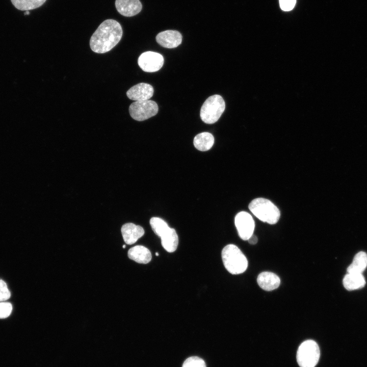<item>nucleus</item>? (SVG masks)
I'll return each mask as SVG.
<instances>
[{
  "label": "nucleus",
  "mask_w": 367,
  "mask_h": 367,
  "mask_svg": "<svg viewBox=\"0 0 367 367\" xmlns=\"http://www.w3.org/2000/svg\"><path fill=\"white\" fill-rule=\"evenodd\" d=\"M122 34V27L118 21L107 19L92 35L90 40L91 49L98 54L108 52L119 43Z\"/></svg>",
  "instance_id": "obj_1"
},
{
  "label": "nucleus",
  "mask_w": 367,
  "mask_h": 367,
  "mask_svg": "<svg viewBox=\"0 0 367 367\" xmlns=\"http://www.w3.org/2000/svg\"><path fill=\"white\" fill-rule=\"evenodd\" d=\"M222 259L226 269L237 275L244 272L248 267V260L241 250L233 244L226 245L222 251Z\"/></svg>",
  "instance_id": "obj_2"
},
{
  "label": "nucleus",
  "mask_w": 367,
  "mask_h": 367,
  "mask_svg": "<svg viewBox=\"0 0 367 367\" xmlns=\"http://www.w3.org/2000/svg\"><path fill=\"white\" fill-rule=\"evenodd\" d=\"M249 208L258 219L270 224H276L280 217L278 208L266 198H257L252 200L249 204Z\"/></svg>",
  "instance_id": "obj_3"
},
{
  "label": "nucleus",
  "mask_w": 367,
  "mask_h": 367,
  "mask_svg": "<svg viewBox=\"0 0 367 367\" xmlns=\"http://www.w3.org/2000/svg\"><path fill=\"white\" fill-rule=\"evenodd\" d=\"M225 108L223 98L219 95H212L206 99L201 108V119L205 123H214L220 118Z\"/></svg>",
  "instance_id": "obj_4"
},
{
  "label": "nucleus",
  "mask_w": 367,
  "mask_h": 367,
  "mask_svg": "<svg viewBox=\"0 0 367 367\" xmlns=\"http://www.w3.org/2000/svg\"><path fill=\"white\" fill-rule=\"evenodd\" d=\"M318 345L313 340H307L300 345L297 360L300 367H314L320 358Z\"/></svg>",
  "instance_id": "obj_5"
},
{
  "label": "nucleus",
  "mask_w": 367,
  "mask_h": 367,
  "mask_svg": "<svg viewBox=\"0 0 367 367\" xmlns=\"http://www.w3.org/2000/svg\"><path fill=\"white\" fill-rule=\"evenodd\" d=\"M157 103L152 100L136 101L129 107L130 116L135 120L144 121L155 116L158 112Z\"/></svg>",
  "instance_id": "obj_6"
},
{
  "label": "nucleus",
  "mask_w": 367,
  "mask_h": 367,
  "mask_svg": "<svg viewBox=\"0 0 367 367\" xmlns=\"http://www.w3.org/2000/svg\"><path fill=\"white\" fill-rule=\"evenodd\" d=\"M138 63L144 71L154 72L162 67L164 64V58L159 53L150 51H146L139 56Z\"/></svg>",
  "instance_id": "obj_7"
},
{
  "label": "nucleus",
  "mask_w": 367,
  "mask_h": 367,
  "mask_svg": "<svg viewBox=\"0 0 367 367\" xmlns=\"http://www.w3.org/2000/svg\"><path fill=\"white\" fill-rule=\"evenodd\" d=\"M234 223L239 237L243 240H248L253 234L255 223L250 214L241 212L237 214Z\"/></svg>",
  "instance_id": "obj_8"
},
{
  "label": "nucleus",
  "mask_w": 367,
  "mask_h": 367,
  "mask_svg": "<svg viewBox=\"0 0 367 367\" xmlns=\"http://www.w3.org/2000/svg\"><path fill=\"white\" fill-rule=\"evenodd\" d=\"M154 92L152 86L148 84L141 83L131 87L126 92L130 99L144 101L150 98Z\"/></svg>",
  "instance_id": "obj_9"
},
{
  "label": "nucleus",
  "mask_w": 367,
  "mask_h": 367,
  "mask_svg": "<svg viewBox=\"0 0 367 367\" xmlns=\"http://www.w3.org/2000/svg\"><path fill=\"white\" fill-rule=\"evenodd\" d=\"M157 42L167 48L177 47L182 42L181 34L175 30H167L159 33L156 36Z\"/></svg>",
  "instance_id": "obj_10"
},
{
  "label": "nucleus",
  "mask_w": 367,
  "mask_h": 367,
  "mask_svg": "<svg viewBox=\"0 0 367 367\" xmlns=\"http://www.w3.org/2000/svg\"><path fill=\"white\" fill-rule=\"evenodd\" d=\"M115 7L122 15L130 17L138 14L142 5L139 0H116Z\"/></svg>",
  "instance_id": "obj_11"
},
{
  "label": "nucleus",
  "mask_w": 367,
  "mask_h": 367,
  "mask_svg": "<svg viewBox=\"0 0 367 367\" xmlns=\"http://www.w3.org/2000/svg\"><path fill=\"white\" fill-rule=\"evenodd\" d=\"M121 231L123 239L127 245L134 244L144 234L143 227L132 223L123 225Z\"/></svg>",
  "instance_id": "obj_12"
},
{
  "label": "nucleus",
  "mask_w": 367,
  "mask_h": 367,
  "mask_svg": "<svg viewBox=\"0 0 367 367\" xmlns=\"http://www.w3.org/2000/svg\"><path fill=\"white\" fill-rule=\"evenodd\" d=\"M257 282L264 290L271 291L279 287L280 279L277 275L272 272H263L258 275Z\"/></svg>",
  "instance_id": "obj_13"
},
{
  "label": "nucleus",
  "mask_w": 367,
  "mask_h": 367,
  "mask_svg": "<svg viewBox=\"0 0 367 367\" xmlns=\"http://www.w3.org/2000/svg\"><path fill=\"white\" fill-rule=\"evenodd\" d=\"M127 255L129 258L139 264H146L151 259L150 250L141 245H137L131 248L128 250Z\"/></svg>",
  "instance_id": "obj_14"
},
{
  "label": "nucleus",
  "mask_w": 367,
  "mask_h": 367,
  "mask_svg": "<svg viewBox=\"0 0 367 367\" xmlns=\"http://www.w3.org/2000/svg\"><path fill=\"white\" fill-rule=\"evenodd\" d=\"M163 247L168 252L175 251L178 244V238L175 230L169 228L160 237Z\"/></svg>",
  "instance_id": "obj_15"
},
{
  "label": "nucleus",
  "mask_w": 367,
  "mask_h": 367,
  "mask_svg": "<svg viewBox=\"0 0 367 367\" xmlns=\"http://www.w3.org/2000/svg\"><path fill=\"white\" fill-rule=\"evenodd\" d=\"M345 288L348 291H353L363 287L365 280L362 274L347 273L343 280Z\"/></svg>",
  "instance_id": "obj_16"
},
{
  "label": "nucleus",
  "mask_w": 367,
  "mask_h": 367,
  "mask_svg": "<svg viewBox=\"0 0 367 367\" xmlns=\"http://www.w3.org/2000/svg\"><path fill=\"white\" fill-rule=\"evenodd\" d=\"M366 267L367 253L360 251L354 256L353 261L347 268V271L348 273L362 274Z\"/></svg>",
  "instance_id": "obj_17"
},
{
  "label": "nucleus",
  "mask_w": 367,
  "mask_h": 367,
  "mask_svg": "<svg viewBox=\"0 0 367 367\" xmlns=\"http://www.w3.org/2000/svg\"><path fill=\"white\" fill-rule=\"evenodd\" d=\"M214 143V138L209 133L203 132L197 135L193 140L195 147L202 151L209 150Z\"/></svg>",
  "instance_id": "obj_18"
},
{
  "label": "nucleus",
  "mask_w": 367,
  "mask_h": 367,
  "mask_svg": "<svg viewBox=\"0 0 367 367\" xmlns=\"http://www.w3.org/2000/svg\"><path fill=\"white\" fill-rule=\"evenodd\" d=\"M11 1L17 9L28 11L40 7L46 0H11Z\"/></svg>",
  "instance_id": "obj_19"
},
{
  "label": "nucleus",
  "mask_w": 367,
  "mask_h": 367,
  "mask_svg": "<svg viewBox=\"0 0 367 367\" xmlns=\"http://www.w3.org/2000/svg\"><path fill=\"white\" fill-rule=\"evenodd\" d=\"M150 224L155 234L159 237L170 228L164 220L158 217L151 218L150 220Z\"/></svg>",
  "instance_id": "obj_20"
},
{
  "label": "nucleus",
  "mask_w": 367,
  "mask_h": 367,
  "mask_svg": "<svg viewBox=\"0 0 367 367\" xmlns=\"http://www.w3.org/2000/svg\"><path fill=\"white\" fill-rule=\"evenodd\" d=\"M182 367H206V364L202 358L197 356H192L186 359Z\"/></svg>",
  "instance_id": "obj_21"
},
{
  "label": "nucleus",
  "mask_w": 367,
  "mask_h": 367,
  "mask_svg": "<svg viewBox=\"0 0 367 367\" xmlns=\"http://www.w3.org/2000/svg\"><path fill=\"white\" fill-rule=\"evenodd\" d=\"M12 311V304L8 302H0V319L8 317Z\"/></svg>",
  "instance_id": "obj_22"
},
{
  "label": "nucleus",
  "mask_w": 367,
  "mask_h": 367,
  "mask_svg": "<svg viewBox=\"0 0 367 367\" xmlns=\"http://www.w3.org/2000/svg\"><path fill=\"white\" fill-rule=\"evenodd\" d=\"M11 296L6 283L3 280L0 279V302L7 300Z\"/></svg>",
  "instance_id": "obj_23"
},
{
  "label": "nucleus",
  "mask_w": 367,
  "mask_h": 367,
  "mask_svg": "<svg viewBox=\"0 0 367 367\" xmlns=\"http://www.w3.org/2000/svg\"><path fill=\"white\" fill-rule=\"evenodd\" d=\"M296 0H279L281 9L284 11L292 10L296 4Z\"/></svg>",
  "instance_id": "obj_24"
},
{
  "label": "nucleus",
  "mask_w": 367,
  "mask_h": 367,
  "mask_svg": "<svg viewBox=\"0 0 367 367\" xmlns=\"http://www.w3.org/2000/svg\"><path fill=\"white\" fill-rule=\"evenodd\" d=\"M248 242L251 244H255L257 242V237L253 234L248 240Z\"/></svg>",
  "instance_id": "obj_25"
},
{
  "label": "nucleus",
  "mask_w": 367,
  "mask_h": 367,
  "mask_svg": "<svg viewBox=\"0 0 367 367\" xmlns=\"http://www.w3.org/2000/svg\"><path fill=\"white\" fill-rule=\"evenodd\" d=\"M29 14L30 13L28 11H27L26 12L24 13L25 15H29Z\"/></svg>",
  "instance_id": "obj_26"
},
{
  "label": "nucleus",
  "mask_w": 367,
  "mask_h": 367,
  "mask_svg": "<svg viewBox=\"0 0 367 367\" xmlns=\"http://www.w3.org/2000/svg\"><path fill=\"white\" fill-rule=\"evenodd\" d=\"M155 255H156V256H159V254L158 252H156V253H155Z\"/></svg>",
  "instance_id": "obj_27"
},
{
  "label": "nucleus",
  "mask_w": 367,
  "mask_h": 367,
  "mask_svg": "<svg viewBox=\"0 0 367 367\" xmlns=\"http://www.w3.org/2000/svg\"><path fill=\"white\" fill-rule=\"evenodd\" d=\"M125 247V245H123V248H124Z\"/></svg>",
  "instance_id": "obj_28"
}]
</instances>
